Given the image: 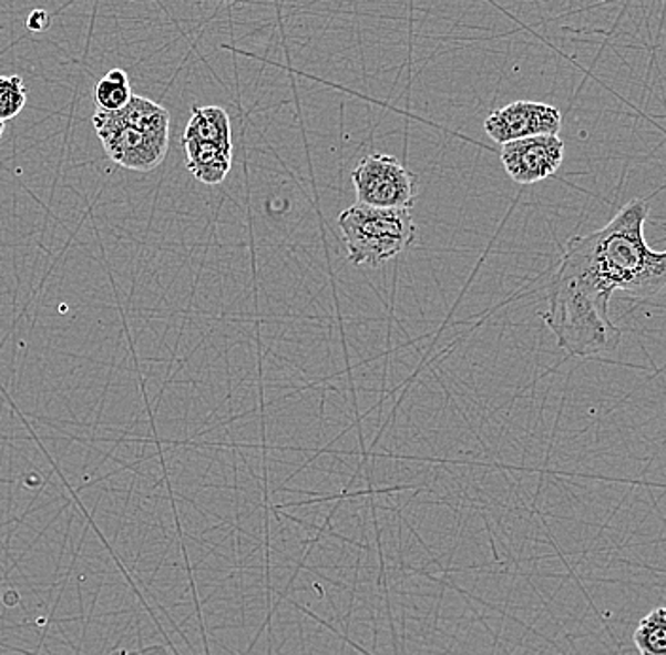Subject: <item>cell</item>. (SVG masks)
<instances>
[{
	"label": "cell",
	"mask_w": 666,
	"mask_h": 655,
	"mask_svg": "<svg viewBox=\"0 0 666 655\" xmlns=\"http://www.w3.org/2000/svg\"><path fill=\"white\" fill-rule=\"evenodd\" d=\"M91 122L103 143L104 152L112 162L125 170L148 173L160 167L167 156L168 139L152 135L148 131L127 124L120 116V112L98 109Z\"/></svg>",
	"instance_id": "obj_3"
},
{
	"label": "cell",
	"mask_w": 666,
	"mask_h": 655,
	"mask_svg": "<svg viewBox=\"0 0 666 655\" xmlns=\"http://www.w3.org/2000/svg\"><path fill=\"white\" fill-rule=\"evenodd\" d=\"M181 143H213L234 149L227 112L221 106H194Z\"/></svg>",
	"instance_id": "obj_8"
},
{
	"label": "cell",
	"mask_w": 666,
	"mask_h": 655,
	"mask_svg": "<svg viewBox=\"0 0 666 655\" xmlns=\"http://www.w3.org/2000/svg\"><path fill=\"white\" fill-rule=\"evenodd\" d=\"M111 655H168L163 646H146L143 649H114Z\"/></svg>",
	"instance_id": "obj_13"
},
{
	"label": "cell",
	"mask_w": 666,
	"mask_h": 655,
	"mask_svg": "<svg viewBox=\"0 0 666 655\" xmlns=\"http://www.w3.org/2000/svg\"><path fill=\"white\" fill-rule=\"evenodd\" d=\"M2 133H4V122L0 120V136H2Z\"/></svg>",
	"instance_id": "obj_14"
},
{
	"label": "cell",
	"mask_w": 666,
	"mask_h": 655,
	"mask_svg": "<svg viewBox=\"0 0 666 655\" xmlns=\"http://www.w3.org/2000/svg\"><path fill=\"white\" fill-rule=\"evenodd\" d=\"M27 27L34 31V33H40V31H45L48 27H50V16L45 10H33V12L29 13V18H27Z\"/></svg>",
	"instance_id": "obj_12"
},
{
	"label": "cell",
	"mask_w": 666,
	"mask_h": 655,
	"mask_svg": "<svg viewBox=\"0 0 666 655\" xmlns=\"http://www.w3.org/2000/svg\"><path fill=\"white\" fill-rule=\"evenodd\" d=\"M633 641L641 655H666V606L642 617Z\"/></svg>",
	"instance_id": "obj_9"
},
{
	"label": "cell",
	"mask_w": 666,
	"mask_h": 655,
	"mask_svg": "<svg viewBox=\"0 0 666 655\" xmlns=\"http://www.w3.org/2000/svg\"><path fill=\"white\" fill-rule=\"evenodd\" d=\"M347 258L356 267H379L417 239L411 208H379L355 203L337 216Z\"/></svg>",
	"instance_id": "obj_2"
},
{
	"label": "cell",
	"mask_w": 666,
	"mask_h": 655,
	"mask_svg": "<svg viewBox=\"0 0 666 655\" xmlns=\"http://www.w3.org/2000/svg\"><path fill=\"white\" fill-rule=\"evenodd\" d=\"M563 114L555 106L537 101H515L486 116L483 130L494 143L502 144L536 135H559Z\"/></svg>",
	"instance_id": "obj_6"
},
{
	"label": "cell",
	"mask_w": 666,
	"mask_h": 655,
	"mask_svg": "<svg viewBox=\"0 0 666 655\" xmlns=\"http://www.w3.org/2000/svg\"><path fill=\"white\" fill-rule=\"evenodd\" d=\"M189 173L208 186L226 181L234 163V149L213 143H182Z\"/></svg>",
	"instance_id": "obj_7"
},
{
	"label": "cell",
	"mask_w": 666,
	"mask_h": 655,
	"mask_svg": "<svg viewBox=\"0 0 666 655\" xmlns=\"http://www.w3.org/2000/svg\"><path fill=\"white\" fill-rule=\"evenodd\" d=\"M131 98H133V91H131L130 76L122 69H112L106 72L95 88V103L101 111H122L127 106Z\"/></svg>",
	"instance_id": "obj_10"
},
{
	"label": "cell",
	"mask_w": 666,
	"mask_h": 655,
	"mask_svg": "<svg viewBox=\"0 0 666 655\" xmlns=\"http://www.w3.org/2000/svg\"><path fill=\"white\" fill-rule=\"evenodd\" d=\"M25 104L27 91L21 76H0V120L8 122L18 116Z\"/></svg>",
	"instance_id": "obj_11"
},
{
	"label": "cell",
	"mask_w": 666,
	"mask_h": 655,
	"mask_svg": "<svg viewBox=\"0 0 666 655\" xmlns=\"http://www.w3.org/2000/svg\"><path fill=\"white\" fill-rule=\"evenodd\" d=\"M649 205L625 203L608 226L572 237L551 285L609 307L614 293L649 299L666 288V250L647 245Z\"/></svg>",
	"instance_id": "obj_1"
},
{
	"label": "cell",
	"mask_w": 666,
	"mask_h": 655,
	"mask_svg": "<svg viewBox=\"0 0 666 655\" xmlns=\"http://www.w3.org/2000/svg\"><path fill=\"white\" fill-rule=\"evenodd\" d=\"M500 160L511 181L531 186L561 170L564 143L559 135H536L502 144Z\"/></svg>",
	"instance_id": "obj_5"
},
{
	"label": "cell",
	"mask_w": 666,
	"mask_h": 655,
	"mask_svg": "<svg viewBox=\"0 0 666 655\" xmlns=\"http://www.w3.org/2000/svg\"><path fill=\"white\" fill-rule=\"evenodd\" d=\"M358 203L379 208H411L417 199L414 176L398 157L369 154L350 173Z\"/></svg>",
	"instance_id": "obj_4"
}]
</instances>
